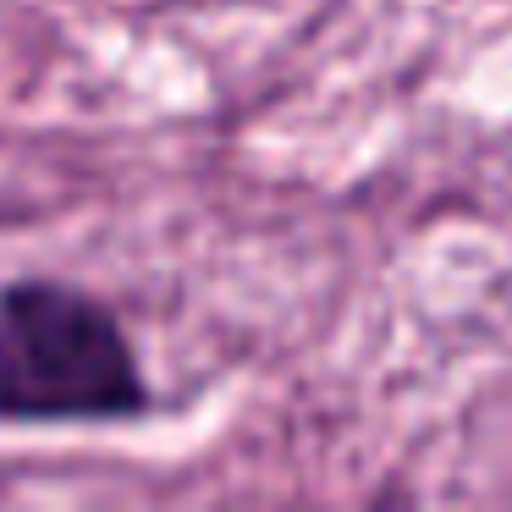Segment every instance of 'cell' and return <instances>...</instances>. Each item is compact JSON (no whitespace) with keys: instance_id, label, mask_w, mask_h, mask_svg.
<instances>
[{"instance_id":"6da1fadb","label":"cell","mask_w":512,"mask_h":512,"mask_svg":"<svg viewBox=\"0 0 512 512\" xmlns=\"http://www.w3.org/2000/svg\"><path fill=\"white\" fill-rule=\"evenodd\" d=\"M138 408V358L100 303L56 281L0 287V419L100 424Z\"/></svg>"}]
</instances>
